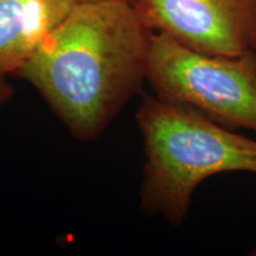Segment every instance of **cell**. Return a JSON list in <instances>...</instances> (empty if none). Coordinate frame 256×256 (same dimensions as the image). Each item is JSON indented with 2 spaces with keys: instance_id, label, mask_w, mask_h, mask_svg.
<instances>
[{
  "instance_id": "7a4b0ae2",
  "label": "cell",
  "mask_w": 256,
  "mask_h": 256,
  "mask_svg": "<svg viewBox=\"0 0 256 256\" xmlns=\"http://www.w3.org/2000/svg\"><path fill=\"white\" fill-rule=\"evenodd\" d=\"M136 118L146 154L140 196L147 215L180 226L203 180L228 172L256 176V140L198 112L145 95Z\"/></svg>"
},
{
  "instance_id": "8992f818",
  "label": "cell",
  "mask_w": 256,
  "mask_h": 256,
  "mask_svg": "<svg viewBox=\"0 0 256 256\" xmlns=\"http://www.w3.org/2000/svg\"><path fill=\"white\" fill-rule=\"evenodd\" d=\"M14 96V87L6 81L5 76H0V104L8 102Z\"/></svg>"
},
{
  "instance_id": "277c9868",
  "label": "cell",
  "mask_w": 256,
  "mask_h": 256,
  "mask_svg": "<svg viewBox=\"0 0 256 256\" xmlns=\"http://www.w3.org/2000/svg\"><path fill=\"white\" fill-rule=\"evenodd\" d=\"M146 26L192 50L240 57L256 50V0H136Z\"/></svg>"
},
{
  "instance_id": "ba28073f",
  "label": "cell",
  "mask_w": 256,
  "mask_h": 256,
  "mask_svg": "<svg viewBox=\"0 0 256 256\" xmlns=\"http://www.w3.org/2000/svg\"><path fill=\"white\" fill-rule=\"evenodd\" d=\"M249 256H256V244L250 249V252H248Z\"/></svg>"
},
{
  "instance_id": "3957f363",
  "label": "cell",
  "mask_w": 256,
  "mask_h": 256,
  "mask_svg": "<svg viewBox=\"0 0 256 256\" xmlns=\"http://www.w3.org/2000/svg\"><path fill=\"white\" fill-rule=\"evenodd\" d=\"M146 81L160 100L256 134V50L240 57L208 55L153 32Z\"/></svg>"
},
{
  "instance_id": "5b68a950",
  "label": "cell",
  "mask_w": 256,
  "mask_h": 256,
  "mask_svg": "<svg viewBox=\"0 0 256 256\" xmlns=\"http://www.w3.org/2000/svg\"><path fill=\"white\" fill-rule=\"evenodd\" d=\"M75 5L72 0H0V76L14 75L26 63Z\"/></svg>"
},
{
  "instance_id": "6da1fadb",
  "label": "cell",
  "mask_w": 256,
  "mask_h": 256,
  "mask_svg": "<svg viewBox=\"0 0 256 256\" xmlns=\"http://www.w3.org/2000/svg\"><path fill=\"white\" fill-rule=\"evenodd\" d=\"M152 34L128 2H78L14 75L74 136L95 139L146 81Z\"/></svg>"
},
{
  "instance_id": "52a82bcc",
  "label": "cell",
  "mask_w": 256,
  "mask_h": 256,
  "mask_svg": "<svg viewBox=\"0 0 256 256\" xmlns=\"http://www.w3.org/2000/svg\"><path fill=\"white\" fill-rule=\"evenodd\" d=\"M72 2L75 4H78V2H100V0H72ZM116 2H128V4L133 5L136 2V0H116Z\"/></svg>"
}]
</instances>
